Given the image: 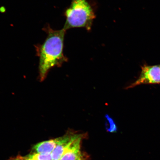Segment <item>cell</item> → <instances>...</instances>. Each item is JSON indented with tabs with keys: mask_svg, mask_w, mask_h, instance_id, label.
I'll list each match as a JSON object with an SVG mask.
<instances>
[{
	"mask_svg": "<svg viewBox=\"0 0 160 160\" xmlns=\"http://www.w3.org/2000/svg\"><path fill=\"white\" fill-rule=\"evenodd\" d=\"M160 84V65H143L138 78L127 88H131L142 84Z\"/></svg>",
	"mask_w": 160,
	"mask_h": 160,
	"instance_id": "3957f363",
	"label": "cell"
},
{
	"mask_svg": "<svg viewBox=\"0 0 160 160\" xmlns=\"http://www.w3.org/2000/svg\"><path fill=\"white\" fill-rule=\"evenodd\" d=\"M31 160H53L51 153H34L26 156Z\"/></svg>",
	"mask_w": 160,
	"mask_h": 160,
	"instance_id": "52a82bcc",
	"label": "cell"
},
{
	"mask_svg": "<svg viewBox=\"0 0 160 160\" xmlns=\"http://www.w3.org/2000/svg\"><path fill=\"white\" fill-rule=\"evenodd\" d=\"M8 160H31L28 158L27 157H23L21 156H17V157L11 158Z\"/></svg>",
	"mask_w": 160,
	"mask_h": 160,
	"instance_id": "ba28073f",
	"label": "cell"
},
{
	"mask_svg": "<svg viewBox=\"0 0 160 160\" xmlns=\"http://www.w3.org/2000/svg\"><path fill=\"white\" fill-rule=\"evenodd\" d=\"M66 21L63 29L85 28L91 29L95 18L94 13L87 0H72L65 12Z\"/></svg>",
	"mask_w": 160,
	"mask_h": 160,
	"instance_id": "7a4b0ae2",
	"label": "cell"
},
{
	"mask_svg": "<svg viewBox=\"0 0 160 160\" xmlns=\"http://www.w3.org/2000/svg\"><path fill=\"white\" fill-rule=\"evenodd\" d=\"M58 138L38 143L34 146V153H51L55 149L58 143Z\"/></svg>",
	"mask_w": 160,
	"mask_h": 160,
	"instance_id": "8992f818",
	"label": "cell"
},
{
	"mask_svg": "<svg viewBox=\"0 0 160 160\" xmlns=\"http://www.w3.org/2000/svg\"><path fill=\"white\" fill-rule=\"evenodd\" d=\"M47 34L42 44L35 45L37 55L39 58L40 79L43 81L49 70L61 66L67 59L63 53L64 39L66 31L55 30L47 25L43 29Z\"/></svg>",
	"mask_w": 160,
	"mask_h": 160,
	"instance_id": "6da1fadb",
	"label": "cell"
},
{
	"mask_svg": "<svg viewBox=\"0 0 160 160\" xmlns=\"http://www.w3.org/2000/svg\"><path fill=\"white\" fill-rule=\"evenodd\" d=\"M83 137L73 142L60 160H83L81 151V142Z\"/></svg>",
	"mask_w": 160,
	"mask_h": 160,
	"instance_id": "5b68a950",
	"label": "cell"
},
{
	"mask_svg": "<svg viewBox=\"0 0 160 160\" xmlns=\"http://www.w3.org/2000/svg\"><path fill=\"white\" fill-rule=\"evenodd\" d=\"M83 135L68 132L62 137L58 138V143L51 153L53 160H60L66 152L76 140Z\"/></svg>",
	"mask_w": 160,
	"mask_h": 160,
	"instance_id": "277c9868",
	"label": "cell"
}]
</instances>
